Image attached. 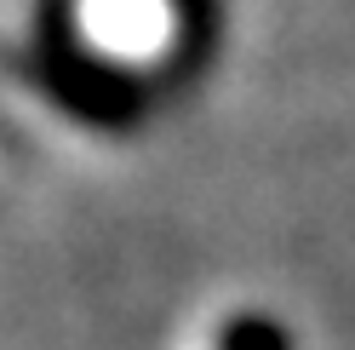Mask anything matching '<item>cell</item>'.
Listing matches in <instances>:
<instances>
[{
    "mask_svg": "<svg viewBox=\"0 0 355 350\" xmlns=\"http://www.w3.org/2000/svg\"><path fill=\"white\" fill-rule=\"evenodd\" d=\"M201 0H63V47L132 92L178 75L201 47Z\"/></svg>",
    "mask_w": 355,
    "mask_h": 350,
    "instance_id": "obj_1",
    "label": "cell"
},
{
    "mask_svg": "<svg viewBox=\"0 0 355 350\" xmlns=\"http://www.w3.org/2000/svg\"><path fill=\"white\" fill-rule=\"evenodd\" d=\"M184 350H293V327L252 299H230L195 322Z\"/></svg>",
    "mask_w": 355,
    "mask_h": 350,
    "instance_id": "obj_2",
    "label": "cell"
}]
</instances>
